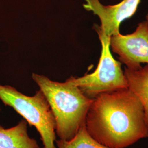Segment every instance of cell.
<instances>
[{
	"label": "cell",
	"mask_w": 148,
	"mask_h": 148,
	"mask_svg": "<svg viewBox=\"0 0 148 148\" xmlns=\"http://www.w3.org/2000/svg\"><path fill=\"white\" fill-rule=\"evenodd\" d=\"M32 78L45 96L56 122V133L60 139H71L85 123L93 99L84 94L69 79L65 82L53 81L32 74Z\"/></svg>",
	"instance_id": "obj_2"
},
{
	"label": "cell",
	"mask_w": 148,
	"mask_h": 148,
	"mask_svg": "<svg viewBox=\"0 0 148 148\" xmlns=\"http://www.w3.org/2000/svg\"><path fill=\"white\" fill-rule=\"evenodd\" d=\"M56 144L58 148H109L98 142L90 136L86 130L85 123L71 139L56 140Z\"/></svg>",
	"instance_id": "obj_9"
},
{
	"label": "cell",
	"mask_w": 148,
	"mask_h": 148,
	"mask_svg": "<svg viewBox=\"0 0 148 148\" xmlns=\"http://www.w3.org/2000/svg\"><path fill=\"white\" fill-rule=\"evenodd\" d=\"M110 48L128 69H139L142 67L141 64H148L147 22L140 23L135 32L131 34L123 35L119 33L111 36Z\"/></svg>",
	"instance_id": "obj_5"
},
{
	"label": "cell",
	"mask_w": 148,
	"mask_h": 148,
	"mask_svg": "<svg viewBox=\"0 0 148 148\" xmlns=\"http://www.w3.org/2000/svg\"><path fill=\"white\" fill-rule=\"evenodd\" d=\"M124 74L128 88L136 95L142 104L148 129V64L137 69L125 68Z\"/></svg>",
	"instance_id": "obj_8"
},
{
	"label": "cell",
	"mask_w": 148,
	"mask_h": 148,
	"mask_svg": "<svg viewBox=\"0 0 148 148\" xmlns=\"http://www.w3.org/2000/svg\"><path fill=\"white\" fill-rule=\"evenodd\" d=\"M85 1L84 7L92 11L101 21V26L95 24V26L109 37L120 33L121 23L134 14L140 2V0H123L116 5H104L99 0Z\"/></svg>",
	"instance_id": "obj_6"
},
{
	"label": "cell",
	"mask_w": 148,
	"mask_h": 148,
	"mask_svg": "<svg viewBox=\"0 0 148 148\" xmlns=\"http://www.w3.org/2000/svg\"><path fill=\"white\" fill-rule=\"evenodd\" d=\"M0 148H40L36 140L29 136L27 121L23 120L8 129L0 126Z\"/></svg>",
	"instance_id": "obj_7"
},
{
	"label": "cell",
	"mask_w": 148,
	"mask_h": 148,
	"mask_svg": "<svg viewBox=\"0 0 148 148\" xmlns=\"http://www.w3.org/2000/svg\"><path fill=\"white\" fill-rule=\"evenodd\" d=\"M101 45V58L95 71L80 77L68 79L77 86L85 95L94 99L101 94L127 88V80L121 64L114 58L110 48V37L107 36L95 25Z\"/></svg>",
	"instance_id": "obj_4"
},
{
	"label": "cell",
	"mask_w": 148,
	"mask_h": 148,
	"mask_svg": "<svg viewBox=\"0 0 148 148\" xmlns=\"http://www.w3.org/2000/svg\"><path fill=\"white\" fill-rule=\"evenodd\" d=\"M0 99L5 106L13 108L30 126L35 127L40 135L44 148H56L54 117L41 90L30 97L10 86L0 85Z\"/></svg>",
	"instance_id": "obj_3"
},
{
	"label": "cell",
	"mask_w": 148,
	"mask_h": 148,
	"mask_svg": "<svg viewBox=\"0 0 148 148\" xmlns=\"http://www.w3.org/2000/svg\"><path fill=\"white\" fill-rule=\"evenodd\" d=\"M85 126L92 137L109 148H127L148 137L143 106L128 88L93 99Z\"/></svg>",
	"instance_id": "obj_1"
},
{
	"label": "cell",
	"mask_w": 148,
	"mask_h": 148,
	"mask_svg": "<svg viewBox=\"0 0 148 148\" xmlns=\"http://www.w3.org/2000/svg\"><path fill=\"white\" fill-rule=\"evenodd\" d=\"M146 21L147 22V24L148 25V14H147V16H146Z\"/></svg>",
	"instance_id": "obj_10"
}]
</instances>
